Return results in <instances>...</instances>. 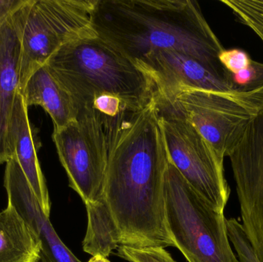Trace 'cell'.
<instances>
[{"instance_id": "cell-1", "label": "cell", "mask_w": 263, "mask_h": 262, "mask_svg": "<svg viewBox=\"0 0 263 262\" xmlns=\"http://www.w3.org/2000/svg\"><path fill=\"white\" fill-rule=\"evenodd\" d=\"M168 152L153 98L112 144L101 198L86 206L84 252L107 258L120 246L176 247L165 215Z\"/></svg>"}, {"instance_id": "cell-2", "label": "cell", "mask_w": 263, "mask_h": 262, "mask_svg": "<svg viewBox=\"0 0 263 262\" xmlns=\"http://www.w3.org/2000/svg\"><path fill=\"white\" fill-rule=\"evenodd\" d=\"M92 27L97 35L133 62L158 51L175 50L227 70L224 50L191 0H97Z\"/></svg>"}, {"instance_id": "cell-3", "label": "cell", "mask_w": 263, "mask_h": 262, "mask_svg": "<svg viewBox=\"0 0 263 262\" xmlns=\"http://www.w3.org/2000/svg\"><path fill=\"white\" fill-rule=\"evenodd\" d=\"M46 66L72 97L77 115L102 95H116L136 108L154 98L148 75L97 34L62 46Z\"/></svg>"}, {"instance_id": "cell-4", "label": "cell", "mask_w": 263, "mask_h": 262, "mask_svg": "<svg viewBox=\"0 0 263 262\" xmlns=\"http://www.w3.org/2000/svg\"><path fill=\"white\" fill-rule=\"evenodd\" d=\"M165 215L172 238L189 262H239L230 246L227 218L168 162Z\"/></svg>"}, {"instance_id": "cell-5", "label": "cell", "mask_w": 263, "mask_h": 262, "mask_svg": "<svg viewBox=\"0 0 263 262\" xmlns=\"http://www.w3.org/2000/svg\"><path fill=\"white\" fill-rule=\"evenodd\" d=\"M97 0H28L18 10L21 29L20 92L62 46L96 35Z\"/></svg>"}, {"instance_id": "cell-6", "label": "cell", "mask_w": 263, "mask_h": 262, "mask_svg": "<svg viewBox=\"0 0 263 262\" xmlns=\"http://www.w3.org/2000/svg\"><path fill=\"white\" fill-rule=\"evenodd\" d=\"M121 129L84 110L77 113L75 121L53 130L52 140L69 186L86 206L101 198L109 153Z\"/></svg>"}, {"instance_id": "cell-7", "label": "cell", "mask_w": 263, "mask_h": 262, "mask_svg": "<svg viewBox=\"0 0 263 262\" xmlns=\"http://www.w3.org/2000/svg\"><path fill=\"white\" fill-rule=\"evenodd\" d=\"M156 98L178 108L222 161L263 111V87L250 92L189 89Z\"/></svg>"}, {"instance_id": "cell-8", "label": "cell", "mask_w": 263, "mask_h": 262, "mask_svg": "<svg viewBox=\"0 0 263 262\" xmlns=\"http://www.w3.org/2000/svg\"><path fill=\"white\" fill-rule=\"evenodd\" d=\"M154 98L170 162L216 210L224 212L230 195L224 161L178 108Z\"/></svg>"}, {"instance_id": "cell-9", "label": "cell", "mask_w": 263, "mask_h": 262, "mask_svg": "<svg viewBox=\"0 0 263 262\" xmlns=\"http://www.w3.org/2000/svg\"><path fill=\"white\" fill-rule=\"evenodd\" d=\"M240 206L242 226L263 262V111L228 155Z\"/></svg>"}, {"instance_id": "cell-10", "label": "cell", "mask_w": 263, "mask_h": 262, "mask_svg": "<svg viewBox=\"0 0 263 262\" xmlns=\"http://www.w3.org/2000/svg\"><path fill=\"white\" fill-rule=\"evenodd\" d=\"M136 64L153 83L155 96L168 98L184 89L233 91L232 74L179 51H158Z\"/></svg>"}, {"instance_id": "cell-11", "label": "cell", "mask_w": 263, "mask_h": 262, "mask_svg": "<svg viewBox=\"0 0 263 262\" xmlns=\"http://www.w3.org/2000/svg\"><path fill=\"white\" fill-rule=\"evenodd\" d=\"M18 10L0 21V165L15 155L12 116L20 93L21 58Z\"/></svg>"}, {"instance_id": "cell-12", "label": "cell", "mask_w": 263, "mask_h": 262, "mask_svg": "<svg viewBox=\"0 0 263 262\" xmlns=\"http://www.w3.org/2000/svg\"><path fill=\"white\" fill-rule=\"evenodd\" d=\"M4 186L10 203L42 243V249L55 262H82L61 241L34 195L15 155L6 163Z\"/></svg>"}, {"instance_id": "cell-13", "label": "cell", "mask_w": 263, "mask_h": 262, "mask_svg": "<svg viewBox=\"0 0 263 262\" xmlns=\"http://www.w3.org/2000/svg\"><path fill=\"white\" fill-rule=\"evenodd\" d=\"M28 107L21 93H18L14 105L12 116V138L15 156L38 200L43 212L49 217L50 198L46 179L37 156V146L29 118Z\"/></svg>"}, {"instance_id": "cell-14", "label": "cell", "mask_w": 263, "mask_h": 262, "mask_svg": "<svg viewBox=\"0 0 263 262\" xmlns=\"http://www.w3.org/2000/svg\"><path fill=\"white\" fill-rule=\"evenodd\" d=\"M22 95L28 107L40 106L44 109L52 118L54 130L62 129L77 119L72 97L46 65L34 72Z\"/></svg>"}, {"instance_id": "cell-15", "label": "cell", "mask_w": 263, "mask_h": 262, "mask_svg": "<svg viewBox=\"0 0 263 262\" xmlns=\"http://www.w3.org/2000/svg\"><path fill=\"white\" fill-rule=\"evenodd\" d=\"M42 243L16 209L0 212V262H37Z\"/></svg>"}, {"instance_id": "cell-16", "label": "cell", "mask_w": 263, "mask_h": 262, "mask_svg": "<svg viewBox=\"0 0 263 262\" xmlns=\"http://www.w3.org/2000/svg\"><path fill=\"white\" fill-rule=\"evenodd\" d=\"M221 3L263 43V0H222Z\"/></svg>"}, {"instance_id": "cell-17", "label": "cell", "mask_w": 263, "mask_h": 262, "mask_svg": "<svg viewBox=\"0 0 263 262\" xmlns=\"http://www.w3.org/2000/svg\"><path fill=\"white\" fill-rule=\"evenodd\" d=\"M227 232L239 262H261L252 246L242 224L236 218L227 219Z\"/></svg>"}, {"instance_id": "cell-18", "label": "cell", "mask_w": 263, "mask_h": 262, "mask_svg": "<svg viewBox=\"0 0 263 262\" xmlns=\"http://www.w3.org/2000/svg\"><path fill=\"white\" fill-rule=\"evenodd\" d=\"M233 91L250 92L263 87V63L251 60L248 67L232 74Z\"/></svg>"}, {"instance_id": "cell-19", "label": "cell", "mask_w": 263, "mask_h": 262, "mask_svg": "<svg viewBox=\"0 0 263 262\" xmlns=\"http://www.w3.org/2000/svg\"><path fill=\"white\" fill-rule=\"evenodd\" d=\"M118 254L119 256L129 262H176L162 248L133 249L120 246Z\"/></svg>"}, {"instance_id": "cell-20", "label": "cell", "mask_w": 263, "mask_h": 262, "mask_svg": "<svg viewBox=\"0 0 263 262\" xmlns=\"http://www.w3.org/2000/svg\"><path fill=\"white\" fill-rule=\"evenodd\" d=\"M249 54L241 49H224L219 55V61L231 74H236L248 67L251 62Z\"/></svg>"}, {"instance_id": "cell-21", "label": "cell", "mask_w": 263, "mask_h": 262, "mask_svg": "<svg viewBox=\"0 0 263 262\" xmlns=\"http://www.w3.org/2000/svg\"><path fill=\"white\" fill-rule=\"evenodd\" d=\"M28 0H0V21L23 7Z\"/></svg>"}, {"instance_id": "cell-22", "label": "cell", "mask_w": 263, "mask_h": 262, "mask_svg": "<svg viewBox=\"0 0 263 262\" xmlns=\"http://www.w3.org/2000/svg\"><path fill=\"white\" fill-rule=\"evenodd\" d=\"M88 262H110L107 259V258L101 256V255H95L92 256Z\"/></svg>"}]
</instances>
